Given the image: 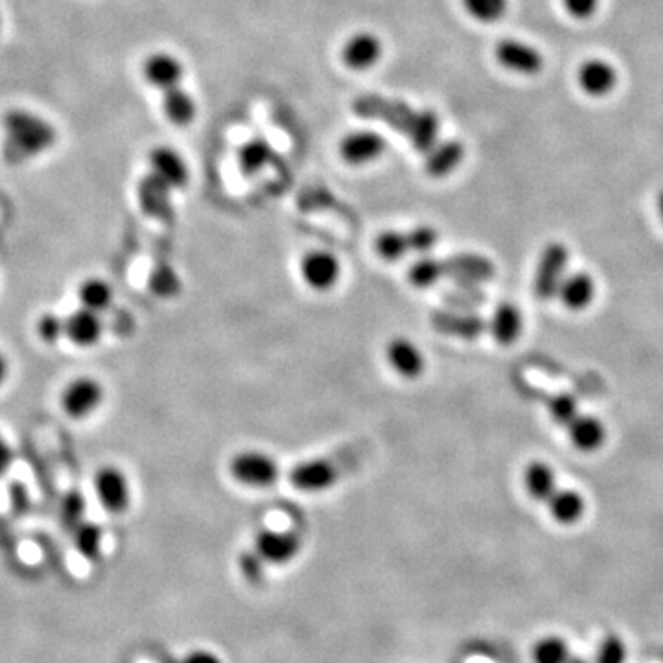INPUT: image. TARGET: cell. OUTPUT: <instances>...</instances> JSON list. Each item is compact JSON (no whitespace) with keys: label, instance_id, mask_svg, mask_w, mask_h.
Segmentation results:
<instances>
[{"label":"cell","instance_id":"6da1fadb","mask_svg":"<svg viewBox=\"0 0 663 663\" xmlns=\"http://www.w3.org/2000/svg\"><path fill=\"white\" fill-rule=\"evenodd\" d=\"M2 126L6 131L2 155L10 164H21L48 152L56 142V129L52 124L23 109L6 113Z\"/></svg>","mask_w":663,"mask_h":663},{"label":"cell","instance_id":"7a4b0ae2","mask_svg":"<svg viewBox=\"0 0 663 663\" xmlns=\"http://www.w3.org/2000/svg\"><path fill=\"white\" fill-rule=\"evenodd\" d=\"M352 111L365 120L385 122L389 128L396 129L409 140L417 135L426 115V111H415L402 100H393L378 94H363L360 98H356L352 104Z\"/></svg>","mask_w":663,"mask_h":663},{"label":"cell","instance_id":"3957f363","mask_svg":"<svg viewBox=\"0 0 663 663\" xmlns=\"http://www.w3.org/2000/svg\"><path fill=\"white\" fill-rule=\"evenodd\" d=\"M227 470L236 483L247 489H268L280 477L279 461L262 450H242L234 454Z\"/></svg>","mask_w":663,"mask_h":663},{"label":"cell","instance_id":"277c9868","mask_svg":"<svg viewBox=\"0 0 663 663\" xmlns=\"http://www.w3.org/2000/svg\"><path fill=\"white\" fill-rule=\"evenodd\" d=\"M105 389L93 376H78L61 391V409L72 420L89 419L104 404Z\"/></svg>","mask_w":663,"mask_h":663},{"label":"cell","instance_id":"5b68a950","mask_svg":"<svg viewBox=\"0 0 663 663\" xmlns=\"http://www.w3.org/2000/svg\"><path fill=\"white\" fill-rule=\"evenodd\" d=\"M568 260V247L559 242L547 245L542 251L535 273V295L540 301H551L557 297L560 284L566 279Z\"/></svg>","mask_w":663,"mask_h":663},{"label":"cell","instance_id":"8992f818","mask_svg":"<svg viewBox=\"0 0 663 663\" xmlns=\"http://www.w3.org/2000/svg\"><path fill=\"white\" fill-rule=\"evenodd\" d=\"M299 275L306 288L315 293H326L334 290L341 280V262L330 251L314 249L301 258Z\"/></svg>","mask_w":663,"mask_h":663},{"label":"cell","instance_id":"52a82bcc","mask_svg":"<svg viewBox=\"0 0 663 663\" xmlns=\"http://www.w3.org/2000/svg\"><path fill=\"white\" fill-rule=\"evenodd\" d=\"M94 492L100 505L111 514L128 511L131 503V490L124 470L118 466L105 465L94 476Z\"/></svg>","mask_w":663,"mask_h":663},{"label":"cell","instance_id":"ba28073f","mask_svg":"<svg viewBox=\"0 0 663 663\" xmlns=\"http://www.w3.org/2000/svg\"><path fill=\"white\" fill-rule=\"evenodd\" d=\"M385 360L402 380H419L426 373L428 360L413 339L396 336L385 345Z\"/></svg>","mask_w":663,"mask_h":663},{"label":"cell","instance_id":"9c48e42d","mask_svg":"<svg viewBox=\"0 0 663 663\" xmlns=\"http://www.w3.org/2000/svg\"><path fill=\"white\" fill-rule=\"evenodd\" d=\"M496 61L503 69L511 70L522 76H536L544 70V56L538 48L518 41V39H503L494 48Z\"/></svg>","mask_w":663,"mask_h":663},{"label":"cell","instance_id":"30bf717a","mask_svg":"<svg viewBox=\"0 0 663 663\" xmlns=\"http://www.w3.org/2000/svg\"><path fill=\"white\" fill-rule=\"evenodd\" d=\"M338 481V468L326 459H308L290 470L291 487L306 494L332 489Z\"/></svg>","mask_w":663,"mask_h":663},{"label":"cell","instance_id":"8fae6325","mask_svg":"<svg viewBox=\"0 0 663 663\" xmlns=\"http://www.w3.org/2000/svg\"><path fill=\"white\" fill-rule=\"evenodd\" d=\"M619 82L616 67L606 59L592 58L581 63L577 70V83L590 98H605L614 93Z\"/></svg>","mask_w":663,"mask_h":663},{"label":"cell","instance_id":"7c38bea8","mask_svg":"<svg viewBox=\"0 0 663 663\" xmlns=\"http://www.w3.org/2000/svg\"><path fill=\"white\" fill-rule=\"evenodd\" d=\"M256 555L268 564H286L301 551V538L290 531L262 529L255 540Z\"/></svg>","mask_w":663,"mask_h":663},{"label":"cell","instance_id":"4fadbf2b","mask_svg":"<svg viewBox=\"0 0 663 663\" xmlns=\"http://www.w3.org/2000/svg\"><path fill=\"white\" fill-rule=\"evenodd\" d=\"M385 152V140L374 131H354L341 140V159L350 166H365Z\"/></svg>","mask_w":663,"mask_h":663},{"label":"cell","instance_id":"5bb4252c","mask_svg":"<svg viewBox=\"0 0 663 663\" xmlns=\"http://www.w3.org/2000/svg\"><path fill=\"white\" fill-rule=\"evenodd\" d=\"M104 336V323L100 314L80 308L65 319V338L80 349H91Z\"/></svg>","mask_w":663,"mask_h":663},{"label":"cell","instance_id":"9a60e30c","mask_svg":"<svg viewBox=\"0 0 663 663\" xmlns=\"http://www.w3.org/2000/svg\"><path fill=\"white\" fill-rule=\"evenodd\" d=\"M382 56V43L373 34H356L343 48V63L352 70H367L378 63Z\"/></svg>","mask_w":663,"mask_h":663},{"label":"cell","instance_id":"2e32d148","mask_svg":"<svg viewBox=\"0 0 663 663\" xmlns=\"http://www.w3.org/2000/svg\"><path fill=\"white\" fill-rule=\"evenodd\" d=\"M142 74L146 82L152 83L153 87L161 89L164 93L179 85L183 78V65L179 63V59H175L170 54H153L144 61Z\"/></svg>","mask_w":663,"mask_h":663},{"label":"cell","instance_id":"e0dca14e","mask_svg":"<svg viewBox=\"0 0 663 663\" xmlns=\"http://www.w3.org/2000/svg\"><path fill=\"white\" fill-rule=\"evenodd\" d=\"M487 326L498 345L509 347L520 338L522 328H524V319H522L518 306H514L512 303H501L496 306Z\"/></svg>","mask_w":663,"mask_h":663},{"label":"cell","instance_id":"ac0fdd59","mask_svg":"<svg viewBox=\"0 0 663 663\" xmlns=\"http://www.w3.org/2000/svg\"><path fill=\"white\" fill-rule=\"evenodd\" d=\"M152 174L170 188H183L188 183V168L179 153L170 148H155L150 153Z\"/></svg>","mask_w":663,"mask_h":663},{"label":"cell","instance_id":"d6986e66","mask_svg":"<svg viewBox=\"0 0 663 663\" xmlns=\"http://www.w3.org/2000/svg\"><path fill=\"white\" fill-rule=\"evenodd\" d=\"M465 159V146L459 140H446L435 146L426 159V174L433 179H442L452 174Z\"/></svg>","mask_w":663,"mask_h":663},{"label":"cell","instance_id":"ffe728a7","mask_svg":"<svg viewBox=\"0 0 663 663\" xmlns=\"http://www.w3.org/2000/svg\"><path fill=\"white\" fill-rule=\"evenodd\" d=\"M573 446L581 452H595L605 444L606 430L603 422L592 415H579L568 426Z\"/></svg>","mask_w":663,"mask_h":663},{"label":"cell","instance_id":"44dd1931","mask_svg":"<svg viewBox=\"0 0 663 663\" xmlns=\"http://www.w3.org/2000/svg\"><path fill=\"white\" fill-rule=\"evenodd\" d=\"M557 295H559L560 301L564 303L566 308L575 310V312L584 310L588 304L594 301V279L586 273H573L560 284Z\"/></svg>","mask_w":663,"mask_h":663},{"label":"cell","instance_id":"7402d4cb","mask_svg":"<svg viewBox=\"0 0 663 663\" xmlns=\"http://www.w3.org/2000/svg\"><path fill=\"white\" fill-rule=\"evenodd\" d=\"M524 485L529 496L535 498L536 501H549L551 496L557 492L555 474H553L551 466L542 461H535V463L525 466Z\"/></svg>","mask_w":663,"mask_h":663},{"label":"cell","instance_id":"603a6c76","mask_svg":"<svg viewBox=\"0 0 663 663\" xmlns=\"http://www.w3.org/2000/svg\"><path fill=\"white\" fill-rule=\"evenodd\" d=\"M170 187L155 174L146 175L139 185L140 205L150 216H164L170 207L168 201Z\"/></svg>","mask_w":663,"mask_h":663},{"label":"cell","instance_id":"cb8c5ba5","mask_svg":"<svg viewBox=\"0 0 663 663\" xmlns=\"http://www.w3.org/2000/svg\"><path fill=\"white\" fill-rule=\"evenodd\" d=\"M78 299L82 303V308H87L96 314H104L105 310H109V306L113 304L115 291L107 280L91 277L80 284Z\"/></svg>","mask_w":663,"mask_h":663},{"label":"cell","instance_id":"d4e9b609","mask_svg":"<svg viewBox=\"0 0 663 663\" xmlns=\"http://www.w3.org/2000/svg\"><path fill=\"white\" fill-rule=\"evenodd\" d=\"M549 511L551 516L562 525H571L579 522L584 514V500L577 490H559L551 496Z\"/></svg>","mask_w":663,"mask_h":663},{"label":"cell","instance_id":"484cf974","mask_svg":"<svg viewBox=\"0 0 663 663\" xmlns=\"http://www.w3.org/2000/svg\"><path fill=\"white\" fill-rule=\"evenodd\" d=\"M164 113L175 126H188L196 117V104L179 85L164 91Z\"/></svg>","mask_w":663,"mask_h":663},{"label":"cell","instance_id":"4316f807","mask_svg":"<svg viewBox=\"0 0 663 663\" xmlns=\"http://www.w3.org/2000/svg\"><path fill=\"white\" fill-rule=\"evenodd\" d=\"M374 253L384 262H398L411 253L408 231H384L374 240Z\"/></svg>","mask_w":663,"mask_h":663},{"label":"cell","instance_id":"83f0119b","mask_svg":"<svg viewBox=\"0 0 663 663\" xmlns=\"http://www.w3.org/2000/svg\"><path fill=\"white\" fill-rule=\"evenodd\" d=\"M442 273H444V264L437 258L430 255L420 256L419 260L409 268V284L419 290H426L441 280Z\"/></svg>","mask_w":663,"mask_h":663},{"label":"cell","instance_id":"f1b7e54d","mask_svg":"<svg viewBox=\"0 0 663 663\" xmlns=\"http://www.w3.org/2000/svg\"><path fill=\"white\" fill-rule=\"evenodd\" d=\"M271 155L273 153H271L268 142L255 139L242 146V150L238 152V163L245 175H255L269 163Z\"/></svg>","mask_w":663,"mask_h":663},{"label":"cell","instance_id":"f546056e","mask_svg":"<svg viewBox=\"0 0 663 663\" xmlns=\"http://www.w3.org/2000/svg\"><path fill=\"white\" fill-rule=\"evenodd\" d=\"M466 12L479 23H498L509 10V0H463Z\"/></svg>","mask_w":663,"mask_h":663},{"label":"cell","instance_id":"4dcf8cb0","mask_svg":"<svg viewBox=\"0 0 663 663\" xmlns=\"http://www.w3.org/2000/svg\"><path fill=\"white\" fill-rule=\"evenodd\" d=\"M533 658L535 663H570V647L566 641L549 636L536 643Z\"/></svg>","mask_w":663,"mask_h":663},{"label":"cell","instance_id":"1f68e13d","mask_svg":"<svg viewBox=\"0 0 663 663\" xmlns=\"http://www.w3.org/2000/svg\"><path fill=\"white\" fill-rule=\"evenodd\" d=\"M442 328L455 336L474 339L487 328V323L477 315H450L442 319Z\"/></svg>","mask_w":663,"mask_h":663},{"label":"cell","instance_id":"d6a6232c","mask_svg":"<svg viewBox=\"0 0 663 663\" xmlns=\"http://www.w3.org/2000/svg\"><path fill=\"white\" fill-rule=\"evenodd\" d=\"M104 533L98 525L80 524L74 529V542L78 551L87 559H94L100 553Z\"/></svg>","mask_w":663,"mask_h":663},{"label":"cell","instance_id":"836d02e7","mask_svg":"<svg viewBox=\"0 0 663 663\" xmlns=\"http://www.w3.org/2000/svg\"><path fill=\"white\" fill-rule=\"evenodd\" d=\"M547 409H549V415L553 417V420L560 424V426H570L573 420L579 417V406H577V400L571 395H557L553 396L549 402H547Z\"/></svg>","mask_w":663,"mask_h":663},{"label":"cell","instance_id":"e575fe53","mask_svg":"<svg viewBox=\"0 0 663 663\" xmlns=\"http://www.w3.org/2000/svg\"><path fill=\"white\" fill-rule=\"evenodd\" d=\"M35 332H37V338L41 339L45 345H56L61 338H65V319H61L59 315L52 314V312L43 314L37 319Z\"/></svg>","mask_w":663,"mask_h":663},{"label":"cell","instance_id":"d590c367","mask_svg":"<svg viewBox=\"0 0 663 663\" xmlns=\"http://www.w3.org/2000/svg\"><path fill=\"white\" fill-rule=\"evenodd\" d=\"M409 249L420 256L430 255L431 249L439 242V233L431 225H417L408 231Z\"/></svg>","mask_w":663,"mask_h":663},{"label":"cell","instance_id":"8d00e7d4","mask_svg":"<svg viewBox=\"0 0 663 663\" xmlns=\"http://www.w3.org/2000/svg\"><path fill=\"white\" fill-rule=\"evenodd\" d=\"M625 660H627L625 641L621 640L616 634L606 636L605 640L601 641V645H599L595 663H625Z\"/></svg>","mask_w":663,"mask_h":663},{"label":"cell","instance_id":"74e56055","mask_svg":"<svg viewBox=\"0 0 663 663\" xmlns=\"http://www.w3.org/2000/svg\"><path fill=\"white\" fill-rule=\"evenodd\" d=\"M83 512H85V498H83L82 492L72 490L61 505V518L69 527L76 529L82 522Z\"/></svg>","mask_w":663,"mask_h":663},{"label":"cell","instance_id":"f35d334b","mask_svg":"<svg viewBox=\"0 0 663 663\" xmlns=\"http://www.w3.org/2000/svg\"><path fill=\"white\" fill-rule=\"evenodd\" d=\"M562 6L571 19L590 21L599 10L601 0H562Z\"/></svg>","mask_w":663,"mask_h":663},{"label":"cell","instance_id":"ab89813d","mask_svg":"<svg viewBox=\"0 0 663 663\" xmlns=\"http://www.w3.org/2000/svg\"><path fill=\"white\" fill-rule=\"evenodd\" d=\"M177 279L170 269L163 268L157 275H153L152 288L159 297H168L177 288Z\"/></svg>","mask_w":663,"mask_h":663},{"label":"cell","instance_id":"60d3db41","mask_svg":"<svg viewBox=\"0 0 663 663\" xmlns=\"http://www.w3.org/2000/svg\"><path fill=\"white\" fill-rule=\"evenodd\" d=\"M264 560L260 559L258 555H244L242 557V571L245 577L251 582H258L262 579V568H264Z\"/></svg>","mask_w":663,"mask_h":663},{"label":"cell","instance_id":"b9f144b4","mask_svg":"<svg viewBox=\"0 0 663 663\" xmlns=\"http://www.w3.org/2000/svg\"><path fill=\"white\" fill-rule=\"evenodd\" d=\"M13 461L12 448L8 446L6 439L0 435V476L6 474V470L10 468Z\"/></svg>","mask_w":663,"mask_h":663},{"label":"cell","instance_id":"7bdbcfd3","mask_svg":"<svg viewBox=\"0 0 663 663\" xmlns=\"http://www.w3.org/2000/svg\"><path fill=\"white\" fill-rule=\"evenodd\" d=\"M183 663H220V660L210 652L196 651L192 652Z\"/></svg>","mask_w":663,"mask_h":663},{"label":"cell","instance_id":"ee69618b","mask_svg":"<svg viewBox=\"0 0 663 663\" xmlns=\"http://www.w3.org/2000/svg\"><path fill=\"white\" fill-rule=\"evenodd\" d=\"M8 374H10V363L6 360V356L0 352V387L6 382Z\"/></svg>","mask_w":663,"mask_h":663},{"label":"cell","instance_id":"f6af8a7d","mask_svg":"<svg viewBox=\"0 0 663 663\" xmlns=\"http://www.w3.org/2000/svg\"><path fill=\"white\" fill-rule=\"evenodd\" d=\"M658 212H660V218L663 221V190L658 194Z\"/></svg>","mask_w":663,"mask_h":663},{"label":"cell","instance_id":"bcb514c9","mask_svg":"<svg viewBox=\"0 0 663 663\" xmlns=\"http://www.w3.org/2000/svg\"><path fill=\"white\" fill-rule=\"evenodd\" d=\"M570 663H588L586 660H582V658H571Z\"/></svg>","mask_w":663,"mask_h":663},{"label":"cell","instance_id":"7dc6e473","mask_svg":"<svg viewBox=\"0 0 663 663\" xmlns=\"http://www.w3.org/2000/svg\"><path fill=\"white\" fill-rule=\"evenodd\" d=\"M163 663H183V662H175V660H164Z\"/></svg>","mask_w":663,"mask_h":663}]
</instances>
